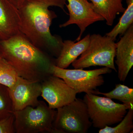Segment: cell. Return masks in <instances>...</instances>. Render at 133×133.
Wrapping results in <instances>:
<instances>
[{
  "instance_id": "1",
  "label": "cell",
  "mask_w": 133,
  "mask_h": 133,
  "mask_svg": "<svg viewBox=\"0 0 133 133\" xmlns=\"http://www.w3.org/2000/svg\"><path fill=\"white\" fill-rule=\"evenodd\" d=\"M66 0H25L19 8L20 31L36 47L56 58L62 49L60 37L51 34L50 27L57 17L50 7L59 8L65 12Z\"/></svg>"
},
{
  "instance_id": "2",
  "label": "cell",
  "mask_w": 133,
  "mask_h": 133,
  "mask_svg": "<svg viewBox=\"0 0 133 133\" xmlns=\"http://www.w3.org/2000/svg\"><path fill=\"white\" fill-rule=\"evenodd\" d=\"M0 51L22 78L42 82L52 75L51 67L55 65L56 58L36 47L21 32L1 41Z\"/></svg>"
},
{
  "instance_id": "3",
  "label": "cell",
  "mask_w": 133,
  "mask_h": 133,
  "mask_svg": "<svg viewBox=\"0 0 133 133\" xmlns=\"http://www.w3.org/2000/svg\"><path fill=\"white\" fill-rule=\"evenodd\" d=\"M115 41L108 36L98 34L91 35L88 47L72 65L75 69L103 66L117 72L114 64L116 48Z\"/></svg>"
},
{
  "instance_id": "4",
  "label": "cell",
  "mask_w": 133,
  "mask_h": 133,
  "mask_svg": "<svg viewBox=\"0 0 133 133\" xmlns=\"http://www.w3.org/2000/svg\"><path fill=\"white\" fill-rule=\"evenodd\" d=\"M56 111L39 101L35 107H27L14 112L17 133H53L52 124Z\"/></svg>"
},
{
  "instance_id": "5",
  "label": "cell",
  "mask_w": 133,
  "mask_h": 133,
  "mask_svg": "<svg viewBox=\"0 0 133 133\" xmlns=\"http://www.w3.org/2000/svg\"><path fill=\"white\" fill-rule=\"evenodd\" d=\"M92 125L86 104L76 98L57 109L52 128L53 133H86Z\"/></svg>"
},
{
  "instance_id": "6",
  "label": "cell",
  "mask_w": 133,
  "mask_h": 133,
  "mask_svg": "<svg viewBox=\"0 0 133 133\" xmlns=\"http://www.w3.org/2000/svg\"><path fill=\"white\" fill-rule=\"evenodd\" d=\"M83 99L87 106L92 125L99 129L119 123L128 110L124 104L93 94H86Z\"/></svg>"
},
{
  "instance_id": "7",
  "label": "cell",
  "mask_w": 133,
  "mask_h": 133,
  "mask_svg": "<svg viewBox=\"0 0 133 133\" xmlns=\"http://www.w3.org/2000/svg\"><path fill=\"white\" fill-rule=\"evenodd\" d=\"M112 70L107 67L85 70L83 69H62L52 65L51 73L53 76L62 79L77 93L85 92L94 94L97 88L104 84L103 74H109Z\"/></svg>"
},
{
  "instance_id": "8",
  "label": "cell",
  "mask_w": 133,
  "mask_h": 133,
  "mask_svg": "<svg viewBox=\"0 0 133 133\" xmlns=\"http://www.w3.org/2000/svg\"><path fill=\"white\" fill-rule=\"evenodd\" d=\"M41 96L52 109L68 104L76 98L77 93L62 79L51 75L42 82Z\"/></svg>"
},
{
  "instance_id": "9",
  "label": "cell",
  "mask_w": 133,
  "mask_h": 133,
  "mask_svg": "<svg viewBox=\"0 0 133 133\" xmlns=\"http://www.w3.org/2000/svg\"><path fill=\"white\" fill-rule=\"evenodd\" d=\"M69 18L59 25L60 28H65L71 24H76L80 29V33L75 42L81 39L87 28L94 23L105 21L102 16L94 10L93 5L88 0H66Z\"/></svg>"
},
{
  "instance_id": "10",
  "label": "cell",
  "mask_w": 133,
  "mask_h": 133,
  "mask_svg": "<svg viewBox=\"0 0 133 133\" xmlns=\"http://www.w3.org/2000/svg\"><path fill=\"white\" fill-rule=\"evenodd\" d=\"M9 89L14 111L27 107H35L39 103L41 82L30 81L19 76L15 84Z\"/></svg>"
},
{
  "instance_id": "11",
  "label": "cell",
  "mask_w": 133,
  "mask_h": 133,
  "mask_svg": "<svg viewBox=\"0 0 133 133\" xmlns=\"http://www.w3.org/2000/svg\"><path fill=\"white\" fill-rule=\"evenodd\" d=\"M115 63L119 80L124 82L133 65V24L116 43Z\"/></svg>"
},
{
  "instance_id": "12",
  "label": "cell",
  "mask_w": 133,
  "mask_h": 133,
  "mask_svg": "<svg viewBox=\"0 0 133 133\" xmlns=\"http://www.w3.org/2000/svg\"><path fill=\"white\" fill-rule=\"evenodd\" d=\"M19 9L10 0H0V38L5 41L21 32Z\"/></svg>"
},
{
  "instance_id": "13",
  "label": "cell",
  "mask_w": 133,
  "mask_h": 133,
  "mask_svg": "<svg viewBox=\"0 0 133 133\" xmlns=\"http://www.w3.org/2000/svg\"><path fill=\"white\" fill-rule=\"evenodd\" d=\"M90 34L77 42L71 40L63 41L62 49L55 59V65L62 69H66L83 53L89 45Z\"/></svg>"
},
{
  "instance_id": "14",
  "label": "cell",
  "mask_w": 133,
  "mask_h": 133,
  "mask_svg": "<svg viewBox=\"0 0 133 133\" xmlns=\"http://www.w3.org/2000/svg\"><path fill=\"white\" fill-rule=\"evenodd\" d=\"M95 12L104 19L106 24L112 26L116 16L125 11L122 0H90Z\"/></svg>"
},
{
  "instance_id": "15",
  "label": "cell",
  "mask_w": 133,
  "mask_h": 133,
  "mask_svg": "<svg viewBox=\"0 0 133 133\" xmlns=\"http://www.w3.org/2000/svg\"><path fill=\"white\" fill-rule=\"evenodd\" d=\"M127 7L123 12V14L118 23L111 31L105 35L111 37L114 41L118 36H121L133 24V0H126Z\"/></svg>"
},
{
  "instance_id": "16",
  "label": "cell",
  "mask_w": 133,
  "mask_h": 133,
  "mask_svg": "<svg viewBox=\"0 0 133 133\" xmlns=\"http://www.w3.org/2000/svg\"><path fill=\"white\" fill-rule=\"evenodd\" d=\"M94 94H101L111 99H117L127 106L128 110L133 109V89L121 84H116L115 88L108 92L95 91Z\"/></svg>"
},
{
  "instance_id": "17",
  "label": "cell",
  "mask_w": 133,
  "mask_h": 133,
  "mask_svg": "<svg viewBox=\"0 0 133 133\" xmlns=\"http://www.w3.org/2000/svg\"><path fill=\"white\" fill-rule=\"evenodd\" d=\"M114 127L107 126L100 129L99 133H129L133 132V109H129L123 119Z\"/></svg>"
},
{
  "instance_id": "18",
  "label": "cell",
  "mask_w": 133,
  "mask_h": 133,
  "mask_svg": "<svg viewBox=\"0 0 133 133\" xmlns=\"http://www.w3.org/2000/svg\"><path fill=\"white\" fill-rule=\"evenodd\" d=\"M19 77L15 69L2 58L0 60V84L10 88Z\"/></svg>"
},
{
  "instance_id": "19",
  "label": "cell",
  "mask_w": 133,
  "mask_h": 133,
  "mask_svg": "<svg viewBox=\"0 0 133 133\" xmlns=\"http://www.w3.org/2000/svg\"><path fill=\"white\" fill-rule=\"evenodd\" d=\"M14 112L9 89L0 84V121L14 114Z\"/></svg>"
},
{
  "instance_id": "20",
  "label": "cell",
  "mask_w": 133,
  "mask_h": 133,
  "mask_svg": "<svg viewBox=\"0 0 133 133\" xmlns=\"http://www.w3.org/2000/svg\"><path fill=\"white\" fill-rule=\"evenodd\" d=\"M15 133V116L13 114L0 121V133Z\"/></svg>"
},
{
  "instance_id": "21",
  "label": "cell",
  "mask_w": 133,
  "mask_h": 133,
  "mask_svg": "<svg viewBox=\"0 0 133 133\" xmlns=\"http://www.w3.org/2000/svg\"><path fill=\"white\" fill-rule=\"evenodd\" d=\"M16 6L19 8L23 4L25 0H10Z\"/></svg>"
},
{
  "instance_id": "22",
  "label": "cell",
  "mask_w": 133,
  "mask_h": 133,
  "mask_svg": "<svg viewBox=\"0 0 133 133\" xmlns=\"http://www.w3.org/2000/svg\"><path fill=\"white\" fill-rule=\"evenodd\" d=\"M2 56L1 53V51H0V60H1V59L2 58Z\"/></svg>"
}]
</instances>
